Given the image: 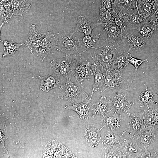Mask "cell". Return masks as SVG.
I'll return each instance as SVG.
<instances>
[{
  "mask_svg": "<svg viewBox=\"0 0 158 158\" xmlns=\"http://www.w3.org/2000/svg\"><path fill=\"white\" fill-rule=\"evenodd\" d=\"M129 49L128 45L123 38L120 42L116 43L101 40L92 53L91 57L93 60L99 61L107 70L119 53L124 51H128Z\"/></svg>",
  "mask_w": 158,
  "mask_h": 158,
  "instance_id": "obj_1",
  "label": "cell"
},
{
  "mask_svg": "<svg viewBox=\"0 0 158 158\" xmlns=\"http://www.w3.org/2000/svg\"><path fill=\"white\" fill-rule=\"evenodd\" d=\"M59 88L61 90L60 98L73 104L83 102L89 95L85 92L82 85L73 83L70 79H66V82L62 83Z\"/></svg>",
  "mask_w": 158,
  "mask_h": 158,
  "instance_id": "obj_2",
  "label": "cell"
},
{
  "mask_svg": "<svg viewBox=\"0 0 158 158\" xmlns=\"http://www.w3.org/2000/svg\"><path fill=\"white\" fill-rule=\"evenodd\" d=\"M73 32L68 33L63 30L56 34L57 43L56 48L66 55H73L76 56L82 55L81 51L78 45V41L73 38Z\"/></svg>",
  "mask_w": 158,
  "mask_h": 158,
  "instance_id": "obj_3",
  "label": "cell"
},
{
  "mask_svg": "<svg viewBox=\"0 0 158 158\" xmlns=\"http://www.w3.org/2000/svg\"><path fill=\"white\" fill-rule=\"evenodd\" d=\"M77 63L70 55H66L64 58L52 60L50 67L54 73L63 76L66 79L71 80L74 77Z\"/></svg>",
  "mask_w": 158,
  "mask_h": 158,
  "instance_id": "obj_4",
  "label": "cell"
},
{
  "mask_svg": "<svg viewBox=\"0 0 158 158\" xmlns=\"http://www.w3.org/2000/svg\"><path fill=\"white\" fill-rule=\"evenodd\" d=\"M122 26V37L129 47L128 51L138 49L145 45L144 38L134 28L133 24L124 23Z\"/></svg>",
  "mask_w": 158,
  "mask_h": 158,
  "instance_id": "obj_5",
  "label": "cell"
},
{
  "mask_svg": "<svg viewBox=\"0 0 158 158\" xmlns=\"http://www.w3.org/2000/svg\"><path fill=\"white\" fill-rule=\"evenodd\" d=\"M129 87L128 83L122 79V74L108 69L107 71L104 81L100 91L103 92L115 89L127 90Z\"/></svg>",
  "mask_w": 158,
  "mask_h": 158,
  "instance_id": "obj_6",
  "label": "cell"
},
{
  "mask_svg": "<svg viewBox=\"0 0 158 158\" xmlns=\"http://www.w3.org/2000/svg\"><path fill=\"white\" fill-rule=\"evenodd\" d=\"M45 148L44 157H73L72 153L58 141H51Z\"/></svg>",
  "mask_w": 158,
  "mask_h": 158,
  "instance_id": "obj_7",
  "label": "cell"
},
{
  "mask_svg": "<svg viewBox=\"0 0 158 158\" xmlns=\"http://www.w3.org/2000/svg\"><path fill=\"white\" fill-rule=\"evenodd\" d=\"M57 43L56 34L48 32L42 40L39 47L37 55L43 61L50 54L53 49L56 48Z\"/></svg>",
  "mask_w": 158,
  "mask_h": 158,
  "instance_id": "obj_8",
  "label": "cell"
},
{
  "mask_svg": "<svg viewBox=\"0 0 158 158\" xmlns=\"http://www.w3.org/2000/svg\"><path fill=\"white\" fill-rule=\"evenodd\" d=\"M46 35L39 31L35 25H31L29 33L23 42L24 46H26L32 53L35 52L37 53L40 44Z\"/></svg>",
  "mask_w": 158,
  "mask_h": 158,
  "instance_id": "obj_9",
  "label": "cell"
},
{
  "mask_svg": "<svg viewBox=\"0 0 158 158\" xmlns=\"http://www.w3.org/2000/svg\"><path fill=\"white\" fill-rule=\"evenodd\" d=\"M92 64L87 61L78 62L74 76L76 84L82 85L85 80L91 78L93 75Z\"/></svg>",
  "mask_w": 158,
  "mask_h": 158,
  "instance_id": "obj_10",
  "label": "cell"
},
{
  "mask_svg": "<svg viewBox=\"0 0 158 158\" xmlns=\"http://www.w3.org/2000/svg\"><path fill=\"white\" fill-rule=\"evenodd\" d=\"M93 60V63L92 64V68L93 75L95 77V82L89 99L90 100L94 92L100 90L104 82L107 70L99 61L95 60Z\"/></svg>",
  "mask_w": 158,
  "mask_h": 158,
  "instance_id": "obj_11",
  "label": "cell"
},
{
  "mask_svg": "<svg viewBox=\"0 0 158 158\" xmlns=\"http://www.w3.org/2000/svg\"><path fill=\"white\" fill-rule=\"evenodd\" d=\"M119 147L125 158H137L142 154V150L139 147L130 134L123 140V142L120 145Z\"/></svg>",
  "mask_w": 158,
  "mask_h": 158,
  "instance_id": "obj_12",
  "label": "cell"
},
{
  "mask_svg": "<svg viewBox=\"0 0 158 158\" xmlns=\"http://www.w3.org/2000/svg\"><path fill=\"white\" fill-rule=\"evenodd\" d=\"M41 81L40 88L43 91L48 92L55 88H59L62 83L59 75L54 73L50 75L42 76L38 75Z\"/></svg>",
  "mask_w": 158,
  "mask_h": 158,
  "instance_id": "obj_13",
  "label": "cell"
},
{
  "mask_svg": "<svg viewBox=\"0 0 158 158\" xmlns=\"http://www.w3.org/2000/svg\"><path fill=\"white\" fill-rule=\"evenodd\" d=\"M154 126H149L141 129L135 134V136L146 150L153 143L155 135Z\"/></svg>",
  "mask_w": 158,
  "mask_h": 158,
  "instance_id": "obj_14",
  "label": "cell"
},
{
  "mask_svg": "<svg viewBox=\"0 0 158 158\" xmlns=\"http://www.w3.org/2000/svg\"><path fill=\"white\" fill-rule=\"evenodd\" d=\"M111 103L107 100L105 96L100 97L98 101L93 104L94 106L92 109V116L94 117L95 116L100 114L102 115L104 118L110 113L112 110L113 105L110 106Z\"/></svg>",
  "mask_w": 158,
  "mask_h": 158,
  "instance_id": "obj_15",
  "label": "cell"
},
{
  "mask_svg": "<svg viewBox=\"0 0 158 158\" xmlns=\"http://www.w3.org/2000/svg\"><path fill=\"white\" fill-rule=\"evenodd\" d=\"M100 35L99 34L95 36L91 34L85 35L84 37L79 38L78 41L81 52H84L90 49L96 48L100 41L99 39Z\"/></svg>",
  "mask_w": 158,
  "mask_h": 158,
  "instance_id": "obj_16",
  "label": "cell"
},
{
  "mask_svg": "<svg viewBox=\"0 0 158 158\" xmlns=\"http://www.w3.org/2000/svg\"><path fill=\"white\" fill-rule=\"evenodd\" d=\"M76 26L74 34L77 32L83 33L85 35L92 34L93 29L99 26L96 23L87 20L85 17L80 15L76 17Z\"/></svg>",
  "mask_w": 158,
  "mask_h": 158,
  "instance_id": "obj_17",
  "label": "cell"
},
{
  "mask_svg": "<svg viewBox=\"0 0 158 158\" xmlns=\"http://www.w3.org/2000/svg\"><path fill=\"white\" fill-rule=\"evenodd\" d=\"M117 113L121 114L129 111L130 104L126 96L123 93H116L115 96L109 100Z\"/></svg>",
  "mask_w": 158,
  "mask_h": 158,
  "instance_id": "obj_18",
  "label": "cell"
},
{
  "mask_svg": "<svg viewBox=\"0 0 158 158\" xmlns=\"http://www.w3.org/2000/svg\"><path fill=\"white\" fill-rule=\"evenodd\" d=\"M103 30L107 35L106 40L109 42H118L123 39L121 28L114 23L105 25Z\"/></svg>",
  "mask_w": 158,
  "mask_h": 158,
  "instance_id": "obj_19",
  "label": "cell"
},
{
  "mask_svg": "<svg viewBox=\"0 0 158 158\" xmlns=\"http://www.w3.org/2000/svg\"><path fill=\"white\" fill-rule=\"evenodd\" d=\"M138 5L139 13L148 18L158 8V0H139Z\"/></svg>",
  "mask_w": 158,
  "mask_h": 158,
  "instance_id": "obj_20",
  "label": "cell"
},
{
  "mask_svg": "<svg viewBox=\"0 0 158 158\" xmlns=\"http://www.w3.org/2000/svg\"><path fill=\"white\" fill-rule=\"evenodd\" d=\"M130 55L128 51H124L119 53L109 69L122 74L123 70L129 63L128 59Z\"/></svg>",
  "mask_w": 158,
  "mask_h": 158,
  "instance_id": "obj_21",
  "label": "cell"
},
{
  "mask_svg": "<svg viewBox=\"0 0 158 158\" xmlns=\"http://www.w3.org/2000/svg\"><path fill=\"white\" fill-rule=\"evenodd\" d=\"M112 12L114 18V23L120 27L122 32V26L126 23H129L130 14L121 7L114 4Z\"/></svg>",
  "mask_w": 158,
  "mask_h": 158,
  "instance_id": "obj_22",
  "label": "cell"
},
{
  "mask_svg": "<svg viewBox=\"0 0 158 158\" xmlns=\"http://www.w3.org/2000/svg\"><path fill=\"white\" fill-rule=\"evenodd\" d=\"M100 130L88 127L85 129V140L87 145L92 147H97L101 140Z\"/></svg>",
  "mask_w": 158,
  "mask_h": 158,
  "instance_id": "obj_23",
  "label": "cell"
},
{
  "mask_svg": "<svg viewBox=\"0 0 158 158\" xmlns=\"http://www.w3.org/2000/svg\"><path fill=\"white\" fill-rule=\"evenodd\" d=\"M91 100L87 102H82L76 104H73L72 106L68 105L65 107L68 109L73 110L79 115L80 118L87 120L88 118V112L90 109L89 104Z\"/></svg>",
  "mask_w": 158,
  "mask_h": 158,
  "instance_id": "obj_24",
  "label": "cell"
},
{
  "mask_svg": "<svg viewBox=\"0 0 158 158\" xmlns=\"http://www.w3.org/2000/svg\"><path fill=\"white\" fill-rule=\"evenodd\" d=\"M133 25L134 28L144 38L151 37L156 30V27L149 23L147 19L143 23Z\"/></svg>",
  "mask_w": 158,
  "mask_h": 158,
  "instance_id": "obj_25",
  "label": "cell"
},
{
  "mask_svg": "<svg viewBox=\"0 0 158 158\" xmlns=\"http://www.w3.org/2000/svg\"><path fill=\"white\" fill-rule=\"evenodd\" d=\"M121 136L113 133L110 130L106 134L102 141V147L108 150L116 146L117 143H119Z\"/></svg>",
  "mask_w": 158,
  "mask_h": 158,
  "instance_id": "obj_26",
  "label": "cell"
},
{
  "mask_svg": "<svg viewBox=\"0 0 158 158\" xmlns=\"http://www.w3.org/2000/svg\"><path fill=\"white\" fill-rule=\"evenodd\" d=\"M114 23V18L112 11L104 6L100 7L99 13L96 23L99 25Z\"/></svg>",
  "mask_w": 158,
  "mask_h": 158,
  "instance_id": "obj_27",
  "label": "cell"
},
{
  "mask_svg": "<svg viewBox=\"0 0 158 158\" xmlns=\"http://www.w3.org/2000/svg\"><path fill=\"white\" fill-rule=\"evenodd\" d=\"M105 124L107 126L110 130H114L119 128L121 123V116L120 114L114 112L111 115H108L104 118Z\"/></svg>",
  "mask_w": 158,
  "mask_h": 158,
  "instance_id": "obj_28",
  "label": "cell"
},
{
  "mask_svg": "<svg viewBox=\"0 0 158 158\" xmlns=\"http://www.w3.org/2000/svg\"><path fill=\"white\" fill-rule=\"evenodd\" d=\"M114 4L124 9L129 13L130 16L138 13L137 5L134 0H114Z\"/></svg>",
  "mask_w": 158,
  "mask_h": 158,
  "instance_id": "obj_29",
  "label": "cell"
},
{
  "mask_svg": "<svg viewBox=\"0 0 158 158\" xmlns=\"http://www.w3.org/2000/svg\"><path fill=\"white\" fill-rule=\"evenodd\" d=\"M19 0H15L13 3V8L14 16H22L27 13L30 8V6L26 3Z\"/></svg>",
  "mask_w": 158,
  "mask_h": 158,
  "instance_id": "obj_30",
  "label": "cell"
},
{
  "mask_svg": "<svg viewBox=\"0 0 158 158\" xmlns=\"http://www.w3.org/2000/svg\"><path fill=\"white\" fill-rule=\"evenodd\" d=\"M143 123L145 127L158 124V113L150 110L143 117Z\"/></svg>",
  "mask_w": 158,
  "mask_h": 158,
  "instance_id": "obj_31",
  "label": "cell"
},
{
  "mask_svg": "<svg viewBox=\"0 0 158 158\" xmlns=\"http://www.w3.org/2000/svg\"><path fill=\"white\" fill-rule=\"evenodd\" d=\"M22 46H24L23 43L18 44L13 41L8 42L7 44L4 47V53L2 55V57L4 58L13 54Z\"/></svg>",
  "mask_w": 158,
  "mask_h": 158,
  "instance_id": "obj_32",
  "label": "cell"
},
{
  "mask_svg": "<svg viewBox=\"0 0 158 158\" xmlns=\"http://www.w3.org/2000/svg\"><path fill=\"white\" fill-rule=\"evenodd\" d=\"M142 115H135L131 118L130 121L129 125L131 130L133 131V133L137 132L140 130L141 125L144 124L143 120L142 117Z\"/></svg>",
  "mask_w": 158,
  "mask_h": 158,
  "instance_id": "obj_33",
  "label": "cell"
},
{
  "mask_svg": "<svg viewBox=\"0 0 158 158\" xmlns=\"http://www.w3.org/2000/svg\"><path fill=\"white\" fill-rule=\"evenodd\" d=\"M106 152L104 154L105 158H125L120 148L115 146L107 150Z\"/></svg>",
  "mask_w": 158,
  "mask_h": 158,
  "instance_id": "obj_34",
  "label": "cell"
},
{
  "mask_svg": "<svg viewBox=\"0 0 158 158\" xmlns=\"http://www.w3.org/2000/svg\"><path fill=\"white\" fill-rule=\"evenodd\" d=\"M147 18L145 16L142 14L135 13L130 15L129 23L133 25L142 23L145 22Z\"/></svg>",
  "mask_w": 158,
  "mask_h": 158,
  "instance_id": "obj_35",
  "label": "cell"
},
{
  "mask_svg": "<svg viewBox=\"0 0 158 158\" xmlns=\"http://www.w3.org/2000/svg\"><path fill=\"white\" fill-rule=\"evenodd\" d=\"M152 95L150 93L148 90H146L142 92L140 97V107H143L147 105L152 99Z\"/></svg>",
  "mask_w": 158,
  "mask_h": 158,
  "instance_id": "obj_36",
  "label": "cell"
},
{
  "mask_svg": "<svg viewBox=\"0 0 158 158\" xmlns=\"http://www.w3.org/2000/svg\"><path fill=\"white\" fill-rule=\"evenodd\" d=\"M147 18V20L150 24L158 28V8L151 16Z\"/></svg>",
  "mask_w": 158,
  "mask_h": 158,
  "instance_id": "obj_37",
  "label": "cell"
},
{
  "mask_svg": "<svg viewBox=\"0 0 158 158\" xmlns=\"http://www.w3.org/2000/svg\"><path fill=\"white\" fill-rule=\"evenodd\" d=\"M141 158H158L156 153L154 151H145L142 153Z\"/></svg>",
  "mask_w": 158,
  "mask_h": 158,
  "instance_id": "obj_38",
  "label": "cell"
},
{
  "mask_svg": "<svg viewBox=\"0 0 158 158\" xmlns=\"http://www.w3.org/2000/svg\"><path fill=\"white\" fill-rule=\"evenodd\" d=\"M147 59L145 60H140L137 59L135 63L134 66L135 68V69L137 70L139 66L144 62L146 61Z\"/></svg>",
  "mask_w": 158,
  "mask_h": 158,
  "instance_id": "obj_39",
  "label": "cell"
},
{
  "mask_svg": "<svg viewBox=\"0 0 158 158\" xmlns=\"http://www.w3.org/2000/svg\"><path fill=\"white\" fill-rule=\"evenodd\" d=\"M7 137L6 136L4 135L2 133H1V132L0 131V141L2 143V144L3 145L4 147L5 148V149L6 150L7 152L8 153L7 151L6 150V149L5 148V146H4V141L7 139Z\"/></svg>",
  "mask_w": 158,
  "mask_h": 158,
  "instance_id": "obj_40",
  "label": "cell"
},
{
  "mask_svg": "<svg viewBox=\"0 0 158 158\" xmlns=\"http://www.w3.org/2000/svg\"><path fill=\"white\" fill-rule=\"evenodd\" d=\"M134 0L135 1V2H136V4L137 9V11H138V13L139 14H140V13H139V10H138V1L139 0Z\"/></svg>",
  "mask_w": 158,
  "mask_h": 158,
  "instance_id": "obj_41",
  "label": "cell"
},
{
  "mask_svg": "<svg viewBox=\"0 0 158 158\" xmlns=\"http://www.w3.org/2000/svg\"><path fill=\"white\" fill-rule=\"evenodd\" d=\"M2 1H3V2H6V1H10V0H1Z\"/></svg>",
  "mask_w": 158,
  "mask_h": 158,
  "instance_id": "obj_42",
  "label": "cell"
}]
</instances>
